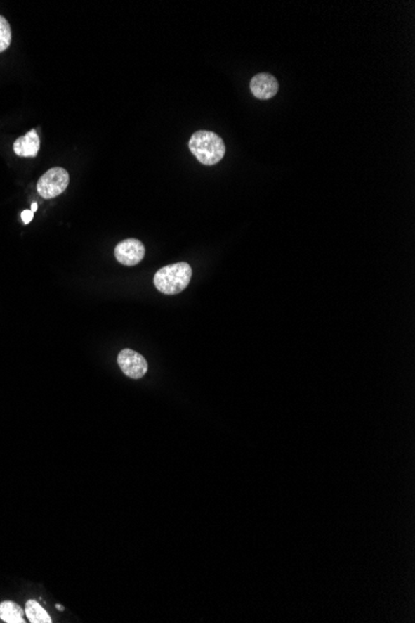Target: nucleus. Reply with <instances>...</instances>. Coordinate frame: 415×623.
I'll return each instance as SVG.
<instances>
[{
	"mask_svg": "<svg viewBox=\"0 0 415 623\" xmlns=\"http://www.w3.org/2000/svg\"><path fill=\"white\" fill-rule=\"evenodd\" d=\"M189 150L205 166H214L225 156V143L211 131H197L188 142Z\"/></svg>",
	"mask_w": 415,
	"mask_h": 623,
	"instance_id": "nucleus-1",
	"label": "nucleus"
},
{
	"mask_svg": "<svg viewBox=\"0 0 415 623\" xmlns=\"http://www.w3.org/2000/svg\"><path fill=\"white\" fill-rule=\"evenodd\" d=\"M192 279V268L188 263L172 264L159 269L154 275L157 290L166 295L179 294L188 286Z\"/></svg>",
	"mask_w": 415,
	"mask_h": 623,
	"instance_id": "nucleus-2",
	"label": "nucleus"
},
{
	"mask_svg": "<svg viewBox=\"0 0 415 623\" xmlns=\"http://www.w3.org/2000/svg\"><path fill=\"white\" fill-rule=\"evenodd\" d=\"M69 173L61 167H54L39 179L38 192L43 198L51 199L65 192L69 186Z\"/></svg>",
	"mask_w": 415,
	"mask_h": 623,
	"instance_id": "nucleus-3",
	"label": "nucleus"
},
{
	"mask_svg": "<svg viewBox=\"0 0 415 623\" xmlns=\"http://www.w3.org/2000/svg\"><path fill=\"white\" fill-rule=\"evenodd\" d=\"M117 362L124 375L133 380H140L148 371L146 359L133 349H122L117 356Z\"/></svg>",
	"mask_w": 415,
	"mask_h": 623,
	"instance_id": "nucleus-4",
	"label": "nucleus"
},
{
	"mask_svg": "<svg viewBox=\"0 0 415 623\" xmlns=\"http://www.w3.org/2000/svg\"><path fill=\"white\" fill-rule=\"evenodd\" d=\"M146 254L145 245L137 239H126L114 248V257L119 263L126 266H133L140 263Z\"/></svg>",
	"mask_w": 415,
	"mask_h": 623,
	"instance_id": "nucleus-5",
	"label": "nucleus"
},
{
	"mask_svg": "<svg viewBox=\"0 0 415 623\" xmlns=\"http://www.w3.org/2000/svg\"><path fill=\"white\" fill-rule=\"evenodd\" d=\"M250 90L259 100H269L279 92V82L270 74H258L250 81Z\"/></svg>",
	"mask_w": 415,
	"mask_h": 623,
	"instance_id": "nucleus-6",
	"label": "nucleus"
},
{
	"mask_svg": "<svg viewBox=\"0 0 415 623\" xmlns=\"http://www.w3.org/2000/svg\"><path fill=\"white\" fill-rule=\"evenodd\" d=\"M14 152L19 157H37L40 150V140L35 129L29 131L25 136L19 137L14 142Z\"/></svg>",
	"mask_w": 415,
	"mask_h": 623,
	"instance_id": "nucleus-7",
	"label": "nucleus"
},
{
	"mask_svg": "<svg viewBox=\"0 0 415 623\" xmlns=\"http://www.w3.org/2000/svg\"><path fill=\"white\" fill-rule=\"evenodd\" d=\"M24 612L15 602L4 601L0 603V618L6 623H24Z\"/></svg>",
	"mask_w": 415,
	"mask_h": 623,
	"instance_id": "nucleus-8",
	"label": "nucleus"
},
{
	"mask_svg": "<svg viewBox=\"0 0 415 623\" xmlns=\"http://www.w3.org/2000/svg\"><path fill=\"white\" fill-rule=\"evenodd\" d=\"M25 613L32 623H51V617L44 610L43 606L34 600L27 602Z\"/></svg>",
	"mask_w": 415,
	"mask_h": 623,
	"instance_id": "nucleus-9",
	"label": "nucleus"
},
{
	"mask_svg": "<svg viewBox=\"0 0 415 623\" xmlns=\"http://www.w3.org/2000/svg\"><path fill=\"white\" fill-rule=\"evenodd\" d=\"M11 24L8 23L4 16L0 15V53L6 51L11 46Z\"/></svg>",
	"mask_w": 415,
	"mask_h": 623,
	"instance_id": "nucleus-10",
	"label": "nucleus"
},
{
	"mask_svg": "<svg viewBox=\"0 0 415 623\" xmlns=\"http://www.w3.org/2000/svg\"><path fill=\"white\" fill-rule=\"evenodd\" d=\"M34 213L32 210H24L22 213V219L24 221V224H29L30 221H33Z\"/></svg>",
	"mask_w": 415,
	"mask_h": 623,
	"instance_id": "nucleus-11",
	"label": "nucleus"
},
{
	"mask_svg": "<svg viewBox=\"0 0 415 623\" xmlns=\"http://www.w3.org/2000/svg\"><path fill=\"white\" fill-rule=\"evenodd\" d=\"M37 210H38V203H33V205H32V212L34 213Z\"/></svg>",
	"mask_w": 415,
	"mask_h": 623,
	"instance_id": "nucleus-12",
	"label": "nucleus"
},
{
	"mask_svg": "<svg viewBox=\"0 0 415 623\" xmlns=\"http://www.w3.org/2000/svg\"><path fill=\"white\" fill-rule=\"evenodd\" d=\"M56 608H58L59 611H64V606H61V605H56Z\"/></svg>",
	"mask_w": 415,
	"mask_h": 623,
	"instance_id": "nucleus-13",
	"label": "nucleus"
}]
</instances>
